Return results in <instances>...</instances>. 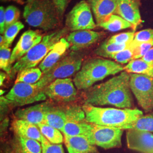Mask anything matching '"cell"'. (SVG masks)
<instances>
[{
  "label": "cell",
  "instance_id": "obj_11",
  "mask_svg": "<svg viewBox=\"0 0 153 153\" xmlns=\"http://www.w3.org/2000/svg\"><path fill=\"white\" fill-rule=\"evenodd\" d=\"M73 81L70 78L57 79L43 88L47 98L59 103L74 101L77 91Z\"/></svg>",
  "mask_w": 153,
  "mask_h": 153
},
{
  "label": "cell",
  "instance_id": "obj_12",
  "mask_svg": "<svg viewBox=\"0 0 153 153\" xmlns=\"http://www.w3.org/2000/svg\"><path fill=\"white\" fill-rule=\"evenodd\" d=\"M126 136L129 149L140 153H153V134L152 133L130 129L127 130Z\"/></svg>",
  "mask_w": 153,
  "mask_h": 153
},
{
  "label": "cell",
  "instance_id": "obj_25",
  "mask_svg": "<svg viewBox=\"0 0 153 153\" xmlns=\"http://www.w3.org/2000/svg\"><path fill=\"white\" fill-rule=\"evenodd\" d=\"M98 26L111 32H116L128 28H133L131 23L117 14L111 16L106 21Z\"/></svg>",
  "mask_w": 153,
  "mask_h": 153
},
{
  "label": "cell",
  "instance_id": "obj_27",
  "mask_svg": "<svg viewBox=\"0 0 153 153\" xmlns=\"http://www.w3.org/2000/svg\"><path fill=\"white\" fill-rule=\"evenodd\" d=\"M43 74L39 68L26 69L17 74L16 83L23 82L28 84H35L41 79Z\"/></svg>",
  "mask_w": 153,
  "mask_h": 153
},
{
  "label": "cell",
  "instance_id": "obj_10",
  "mask_svg": "<svg viewBox=\"0 0 153 153\" xmlns=\"http://www.w3.org/2000/svg\"><path fill=\"white\" fill-rule=\"evenodd\" d=\"M130 86L138 104L146 112L153 109V77L130 74Z\"/></svg>",
  "mask_w": 153,
  "mask_h": 153
},
{
  "label": "cell",
  "instance_id": "obj_18",
  "mask_svg": "<svg viewBox=\"0 0 153 153\" xmlns=\"http://www.w3.org/2000/svg\"><path fill=\"white\" fill-rule=\"evenodd\" d=\"M71 45L66 39L62 38L55 44L39 65V68L43 73L49 71L55 64L64 56L66 51L70 48Z\"/></svg>",
  "mask_w": 153,
  "mask_h": 153
},
{
  "label": "cell",
  "instance_id": "obj_24",
  "mask_svg": "<svg viewBox=\"0 0 153 153\" xmlns=\"http://www.w3.org/2000/svg\"><path fill=\"white\" fill-rule=\"evenodd\" d=\"M88 123L85 120H68L60 131L64 136H76L84 135L88 129Z\"/></svg>",
  "mask_w": 153,
  "mask_h": 153
},
{
  "label": "cell",
  "instance_id": "obj_40",
  "mask_svg": "<svg viewBox=\"0 0 153 153\" xmlns=\"http://www.w3.org/2000/svg\"><path fill=\"white\" fill-rule=\"evenodd\" d=\"M141 59L148 63L153 64V47Z\"/></svg>",
  "mask_w": 153,
  "mask_h": 153
},
{
  "label": "cell",
  "instance_id": "obj_36",
  "mask_svg": "<svg viewBox=\"0 0 153 153\" xmlns=\"http://www.w3.org/2000/svg\"><path fill=\"white\" fill-rule=\"evenodd\" d=\"M42 153H64L62 144H53L44 137L41 142Z\"/></svg>",
  "mask_w": 153,
  "mask_h": 153
},
{
  "label": "cell",
  "instance_id": "obj_9",
  "mask_svg": "<svg viewBox=\"0 0 153 153\" xmlns=\"http://www.w3.org/2000/svg\"><path fill=\"white\" fill-rule=\"evenodd\" d=\"M66 27L71 31L92 30L97 27L92 10L88 1L82 0L74 6L66 15Z\"/></svg>",
  "mask_w": 153,
  "mask_h": 153
},
{
  "label": "cell",
  "instance_id": "obj_44",
  "mask_svg": "<svg viewBox=\"0 0 153 153\" xmlns=\"http://www.w3.org/2000/svg\"><path fill=\"white\" fill-rule=\"evenodd\" d=\"M35 0H27V3H30L32 2L33 1H34Z\"/></svg>",
  "mask_w": 153,
  "mask_h": 153
},
{
  "label": "cell",
  "instance_id": "obj_34",
  "mask_svg": "<svg viewBox=\"0 0 153 153\" xmlns=\"http://www.w3.org/2000/svg\"><path fill=\"white\" fill-rule=\"evenodd\" d=\"M153 40V29L148 28L135 33L131 44L134 47L137 44L150 42Z\"/></svg>",
  "mask_w": 153,
  "mask_h": 153
},
{
  "label": "cell",
  "instance_id": "obj_38",
  "mask_svg": "<svg viewBox=\"0 0 153 153\" xmlns=\"http://www.w3.org/2000/svg\"><path fill=\"white\" fill-rule=\"evenodd\" d=\"M52 1L54 4L61 19H62L67 6L68 0H52Z\"/></svg>",
  "mask_w": 153,
  "mask_h": 153
},
{
  "label": "cell",
  "instance_id": "obj_26",
  "mask_svg": "<svg viewBox=\"0 0 153 153\" xmlns=\"http://www.w3.org/2000/svg\"><path fill=\"white\" fill-rule=\"evenodd\" d=\"M129 44H119L110 43L105 40L95 50V55L104 58H111L113 55L129 47Z\"/></svg>",
  "mask_w": 153,
  "mask_h": 153
},
{
  "label": "cell",
  "instance_id": "obj_22",
  "mask_svg": "<svg viewBox=\"0 0 153 153\" xmlns=\"http://www.w3.org/2000/svg\"><path fill=\"white\" fill-rule=\"evenodd\" d=\"M66 121L67 115L65 110L53 106L45 115L44 123L61 131Z\"/></svg>",
  "mask_w": 153,
  "mask_h": 153
},
{
  "label": "cell",
  "instance_id": "obj_6",
  "mask_svg": "<svg viewBox=\"0 0 153 153\" xmlns=\"http://www.w3.org/2000/svg\"><path fill=\"white\" fill-rule=\"evenodd\" d=\"M83 60L82 53L78 51H71L64 56L49 71L43 74L41 79L36 84L43 89L56 79L70 78L79 71Z\"/></svg>",
  "mask_w": 153,
  "mask_h": 153
},
{
  "label": "cell",
  "instance_id": "obj_16",
  "mask_svg": "<svg viewBox=\"0 0 153 153\" xmlns=\"http://www.w3.org/2000/svg\"><path fill=\"white\" fill-rule=\"evenodd\" d=\"M140 0H120L116 14L131 23L134 31L142 23L140 10Z\"/></svg>",
  "mask_w": 153,
  "mask_h": 153
},
{
  "label": "cell",
  "instance_id": "obj_39",
  "mask_svg": "<svg viewBox=\"0 0 153 153\" xmlns=\"http://www.w3.org/2000/svg\"><path fill=\"white\" fill-rule=\"evenodd\" d=\"M6 30L5 9L4 6L0 7V33L4 34Z\"/></svg>",
  "mask_w": 153,
  "mask_h": 153
},
{
  "label": "cell",
  "instance_id": "obj_7",
  "mask_svg": "<svg viewBox=\"0 0 153 153\" xmlns=\"http://www.w3.org/2000/svg\"><path fill=\"white\" fill-rule=\"evenodd\" d=\"M123 134L122 129L88 123L87 131L83 136L92 145L109 149L121 146Z\"/></svg>",
  "mask_w": 153,
  "mask_h": 153
},
{
  "label": "cell",
  "instance_id": "obj_45",
  "mask_svg": "<svg viewBox=\"0 0 153 153\" xmlns=\"http://www.w3.org/2000/svg\"><path fill=\"white\" fill-rule=\"evenodd\" d=\"M2 1H10V0H2Z\"/></svg>",
  "mask_w": 153,
  "mask_h": 153
},
{
  "label": "cell",
  "instance_id": "obj_17",
  "mask_svg": "<svg viewBox=\"0 0 153 153\" xmlns=\"http://www.w3.org/2000/svg\"><path fill=\"white\" fill-rule=\"evenodd\" d=\"M119 1L120 0H88L97 26L106 21L111 16L116 14Z\"/></svg>",
  "mask_w": 153,
  "mask_h": 153
},
{
  "label": "cell",
  "instance_id": "obj_19",
  "mask_svg": "<svg viewBox=\"0 0 153 153\" xmlns=\"http://www.w3.org/2000/svg\"><path fill=\"white\" fill-rule=\"evenodd\" d=\"M12 129L16 136L36 140L40 143L44 138L38 126L27 121L20 119L13 121Z\"/></svg>",
  "mask_w": 153,
  "mask_h": 153
},
{
  "label": "cell",
  "instance_id": "obj_4",
  "mask_svg": "<svg viewBox=\"0 0 153 153\" xmlns=\"http://www.w3.org/2000/svg\"><path fill=\"white\" fill-rule=\"evenodd\" d=\"M23 16L29 26L46 31L58 27L61 19L52 0H35L27 3Z\"/></svg>",
  "mask_w": 153,
  "mask_h": 153
},
{
  "label": "cell",
  "instance_id": "obj_37",
  "mask_svg": "<svg viewBox=\"0 0 153 153\" xmlns=\"http://www.w3.org/2000/svg\"><path fill=\"white\" fill-rule=\"evenodd\" d=\"M153 47V40L150 42L142 43L135 45L134 47V51L133 60L141 59Z\"/></svg>",
  "mask_w": 153,
  "mask_h": 153
},
{
  "label": "cell",
  "instance_id": "obj_33",
  "mask_svg": "<svg viewBox=\"0 0 153 153\" xmlns=\"http://www.w3.org/2000/svg\"><path fill=\"white\" fill-rule=\"evenodd\" d=\"M20 14L19 10L14 6H9L6 8V29L18 21Z\"/></svg>",
  "mask_w": 153,
  "mask_h": 153
},
{
  "label": "cell",
  "instance_id": "obj_1",
  "mask_svg": "<svg viewBox=\"0 0 153 153\" xmlns=\"http://www.w3.org/2000/svg\"><path fill=\"white\" fill-rule=\"evenodd\" d=\"M85 103L94 106L112 105L119 108H131L133 97L130 86V74L121 71L118 76L93 86L86 90Z\"/></svg>",
  "mask_w": 153,
  "mask_h": 153
},
{
  "label": "cell",
  "instance_id": "obj_31",
  "mask_svg": "<svg viewBox=\"0 0 153 153\" xmlns=\"http://www.w3.org/2000/svg\"><path fill=\"white\" fill-rule=\"evenodd\" d=\"M131 129L153 132V114L143 115L134 123Z\"/></svg>",
  "mask_w": 153,
  "mask_h": 153
},
{
  "label": "cell",
  "instance_id": "obj_28",
  "mask_svg": "<svg viewBox=\"0 0 153 153\" xmlns=\"http://www.w3.org/2000/svg\"><path fill=\"white\" fill-rule=\"evenodd\" d=\"M38 126L42 135L51 143L53 144H61L64 142V138L60 130L44 123L40 124Z\"/></svg>",
  "mask_w": 153,
  "mask_h": 153
},
{
  "label": "cell",
  "instance_id": "obj_35",
  "mask_svg": "<svg viewBox=\"0 0 153 153\" xmlns=\"http://www.w3.org/2000/svg\"><path fill=\"white\" fill-rule=\"evenodd\" d=\"M134 31L120 33L116 34L108 39L110 43L119 44H129L133 41L134 38Z\"/></svg>",
  "mask_w": 153,
  "mask_h": 153
},
{
  "label": "cell",
  "instance_id": "obj_5",
  "mask_svg": "<svg viewBox=\"0 0 153 153\" xmlns=\"http://www.w3.org/2000/svg\"><path fill=\"white\" fill-rule=\"evenodd\" d=\"M68 31L67 28H63L45 35L40 43L35 45L26 55L14 64L9 75L10 77L13 78L19 72L26 69L35 68L38 65Z\"/></svg>",
  "mask_w": 153,
  "mask_h": 153
},
{
  "label": "cell",
  "instance_id": "obj_13",
  "mask_svg": "<svg viewBox=\"0 0 153 153\" xmlns=\"http://www.w3.org/2000/svg\"><path fill=\"white\" fill-rule=\"evenodd\" d=\"M43 38L40 32L33 30H28L23 33L13 49L10 59V65L19 60L33 47L41 42Z\"/></svg>",
  "mask_w": 153,
  "mask_h": 153
},
{
  "label": "cell",
  "instance_id": "obj_29",
  "mask_svg": "<svg viewBox=\"0 0 153 153\" xmlns=\"http://www.w3.org/2000/svg\"><path fill=\"white\" fill-rule=\"evenodd\" d=\"M24 27V25L22 22L18 21L16 23L6 28L5 33L3 34L4 38V44L2 45H4L10 47L16 35Z\"/></svg>",
  "mask_w": 153,
  "mask_h": 153
},
{
  "label": "cell",
  "instance_id": "obj_8",
  "mask_svg": "<svg viewBox=\"0 0 153 153\" xmlns=\"http://www.w3.org/2000/svg\"><path fill=\"white\" fill-rule=\"evenodd\" d=\"M47 98L43 89L35 84L15 83L5 97L6 103L13 106H23L45 100Z\"/></svg>",
  "mask_w": 153,
  "mask_h": 153
},
{
  "label": "cell",
  "instance_id": "obj_32",
  "mask_svg": "<svg viewBox=\"0 0 153 153\" xmlns=\"http://www.w3.org/2000/svg\"><path fill=\"white\" fill-rule=\"evenodd\" d=\"M134 47L131 44L126 48L113 55L111 59L115 60L116 62L120 64H125L133 60L134 56Z\"/></svg>",
  "mask_w": 153,
  "mask_h": 153
},
{
  "label": "cell",
  "instance_id": "obj_41",
  "mask_svg": "<svg viewBox=\"0 0 153 153\" xmlns=\"http://www.w3.org/2000/svg\"><path fill=\"white\" fill-rule=\"evenodd\" d=\"M6 77V74L5 73L3 72H1L0 74V85L1 86H2L4 83V80L5 79Z\"/></svg>",
  "mask_w": 153,
  "mask_h": 153
},
{
  "label": "cell",
  "instance_id": "obj_42",
  "mask_svg": "<svg viewBox=\"0 0 153 153\" xmlns=\"http://www.w3.org/2000/svg\"><path fill=\"white\" fill-rule=\"evenodd\" d=\"M4 44V36L1 35L0 36V46Z\"/></svg>",
  "mask_w": 153,
  "mask_h": 153
},
{
  "label": "cell",
  "instance_id": "obj_15",
  "mask_svg": "<svg viewBox=\"0 0 153 153\" xmlns=\"http://www.w3.org/2000/svg\"><path fill=\"white\" fill-rule=\"evenodd\" d=\"M103 33L93 30H80L70 33L66 37L67 41L71 45L72 51H79L85 49L95 43L102 37Z\"/></svg>",
  "mask_w": 153,
  "mask_h": 153
},
{
  "label": "cell",
  "instance_id": "obj_2",
  "mask_svg": "<svg viewBox=\"0 0 153 153\" xmlns=\"http://www.w3.org/2000/svg\"><path fill=\"white\" fill-rule=\"evenodd\" d=\"M86 120L88 123L128 130L143 116L142 111L131 108H102L85 103L82 106Z\"/></svg>",
  "mask_w": 153,
  "mask_h": 153
},
{
  "label": "cell",
  "instance_id": "obj_3",
  "mask_svg": "<svg viewBox=\"0 0 153 153\" xmlns=\"http://www.w3.org/2000/svg\"><path fill=\"white\" fill-rule=\"evenodd\" d=\"M124 71V66L116 61L101 57L90 59L83 64L73 79L78 90H87L94 83L107 76L115 75Z\"/></svg>",
  "mask_w": 153,
  "mask_h": 153
},
{
  "label": "cell",
  "instance_id": "obj_23",
  "mask_svg": "<svg viewBox=\"0 0 153 153\" xmlns=\"http://www.w3.org/2000/svg\"><path fill=\"white\" fill-rule=\"evenodd\" d=\"M124 71L129 74H143L153 77V64L148 63L142 59L131 61L124 67Z\"/></svg>",
  "mask_w": 153,
  "mask_h": 153
},
{
  "label": "cell",
  "instance_id": "obj_20",
  "mask_svg": "<svg viewBox=\"0 0 153 153\" xmlns=\"http://www.w3.org/2000/svg\"><path fill=\"white\" fill-rule=\"evenodd\" d=\"M64 142L68 153H95V146L90 143L83 135L76 136H64Z\"/></svg>",
  "mask_w": 153,
  "mask_h": 153
},
{
  "label": "cell",
  "instance_id": "obj_14",
  "mask_svg": "<svg viewBox=\"0 0 153 153\" xmlns=\"http://www.w3.org/2000/svg\"><path fill=\"white\" fill-rule=\"evenodd\" d=\"M53 107L51 102H45L25 108L18 109L16 112L15 116L17 119L27 121L38 126L44 123L45 115Z\"/></svg>",
  "mask_w": 153,
  "mask_h": 153
},
{
  "label": "cell",
  "instance_id": "obj_43",
  "mask_svg": "<svg viewBox=\"0 0 153 153\" xmlns=\"http://www.w3.org/2000/svg\"><path fill=\"white\" fill-rule=\"evenodd\" d=\"M11 1H14L16 2L19 4H21V5L25 3L24 0H11Z\"/></svg>",
  "mask_w": 153,
  "mask_h": 153
},
{
  "label": "cell",
  "instance_id": "obj_21",
  "mask_svg": "<svg viewBox=\"0 0 153 153\" xmlns=\"http://www.w3.org/2000/svg\"><path fill=\"white\" fill-rule=\"evenodd\" d=\"M13 152V153H42V145L36 140L16 136Z\"/></svg>",
  "mask_w": 153,
  "mask_h": 153
},
{
  "label": "cell",
  "instance_id": "obj_30",
  "mask_svg": "<svg viewBox=\"0 0 153 153\" xmlns=\"http://www.w3.org/2000/svg\"><path fill=\"white\" fill-rule=\"evenodd\" d=\"M11 51L9 47L6 45L0 46V68L6 72L9 76L12 66L10 65Z\"/></svg>",
  "mask_w": 153,
  "mask_h": 153
}]
</instances>
